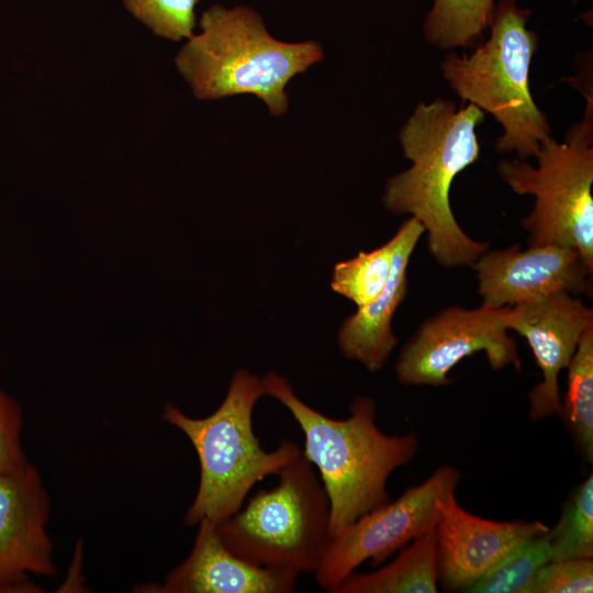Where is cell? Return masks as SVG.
<instances>
[{
    "label": "cell",
    "mask_w": 593,
    "mask_h": 593,
    "mask_svg": "<svg viewBox=\"0 0 593 593\" xmlns=\"http://www.w3.org/2000/svg\"><path fill=\"white\" fill-rule=\"evenodd\" d=\"M484 113L473 103L457 108L441 98L417 104L400 133L412 166L385 184L384 208L421 222L428 250L443 267L471 266L489 247L462 231L449 201L455 177L479 157L475 128Z\"/></svg>",
    "instance_id": "6da1fadb"
},
{
    "label": "cell",
    "mask_w": 593,
    "mask_h": 593,
    "mask_svg": "<svg viewBox=\"0 0 593 593\" xmlns=\"http://www.w3.org/2000/svg\"><path fill=\"white\" fill-rule=\"evenodd\" d=\"M266 395L281 402L304 435L303 455L316 467L329 500V535L390 501L387 482L417 454L414 432L390 436L376 424V403L354 399L350 416L331 418L299 399L291 384L270 371L261 379Z\"/></svg>",
    "instance_id": "7a4b0ae2"
},
{
    "label": "cell",
    "mask_w": 593,
    "mask_h": 593,
    "mask_svg": "<svg viewBox=\"0 0 593 593\" xmlns=\"http://www.w3.org/2000/svg\"><path fill=\"white\" fill-rule=\"evenodd\" d=\"M199 25L201 32L189 37L175 58L199 100L253 94L279 116L289 107L288 82L323 59L318 43L275 38L247 7L214 4L202 13Z\"/></svg>",
    "instance_id": "3957f363"
},
{
    "label": "cell",
    "mask_w": 593,
    "mask_h": 593,
    "mask_svg": "<svg viewBox=\"0 0 593 593\" xmlns=\"http://www.w3.org/2000/svg\"><path fill=\"white\" fill-rule=\"evenodd\" d=\"M266 395L261 379L238 369L221 405L204 418L186 415L166 403L163 418L191 441L200 461V481L184 524L195 526L203 518L219 525L244 505L251 488L302 454L294 441L283 439L266 451L253 429V411Z\"/></svg>",
    "instance_id": "277c9868"
},
{
    "label": "cell",
    "mask_w": 593,
    "mask_h": 593,
    "mask_svg": "<svg viewBox=\"0 0 593 593\" xmlns=\"http://www.w3.org/2000/svg\"><path fill=\"white\" fill-rule=\"evenodd\" d=\"M529 14L516 0H500L489 40L471 55L451 53L441 64L451 89L492 114L504 128L495 148L515 152L522 160L535 157L551 132L529 89L530 61L538 43L537 34L526 27Z\"/></svg>",
    "instance_id": "5b68a950"
},
{
    "label": "cell",
    "mask_w": 593,
    "mask_h": 593,
    "mask_svg": "<svg viewBox=\"0 0 593 593\" xmlns=\"http://www.w3.org/2000/svg\"><path fill=\"white\" fill-rule=\"evenodd\" d=\"M277 475L273 489L258 490L217 532L253 564L315 573L331 539L328 496L303 452Z\"/></svg>",
    "instance_id": "8992f818"
},
{
    "label": "cell",
    "mask_w": 593,
    "mask_h": 593,
    "mask_svg": "<svg viewBox=\"0 0 593 593\" xmlns=\"http://www.w3.org/2000/svg\"><path fill=\"white\" fill-rule=\"evenodd\" d=\"M592 110L573 125L563 143L545 138L534 167L522 159L501 160L502 180L518 194L535 197L521 225L529 246L557 245L577 249L593 270V128Z\"/></svg>",
    "instance_id": "52a82bcc"
},
{
    "label": "cell",
    "mask_w": 593,
    "mask_h": 593,
    "mask_svg": "<svg viewBox=\"0 0 593 593\" xmlns=\"http://www.w3.org/2000/svg\"><path fill=\"white\" fill-rule=\"evenodd\" d=\"M459 479L457 469L444 465L395 501L369 511L331 537L315 572L317 584L332 593L366 560L379 567L415 537L435 528L439 501L456 492Z\"/></svg>",
    "instance_id": "ba28073f"
},
{
    "label": "cell",
    "mask_w": 593,
    "mask_h": 593,
    "mask_svg": "<svg viewBox=\"0 0 593 593\" xmlns=\"http://www.w3.org/2000/svg\"><path fill=\"white\" fill-rule=\"evenodd\" d=\"M507 306L477 309L452 305L426 318L405 344L394 366L406 385H448L449 371L462 359L484 351L490 367L521 369L516 342L507 334Z\"/></svg>",
    "instance_id": "9c48e42d"
},
{
    "label": "cell",
    "mask_w": 593,
    "mask_h": 593,
    "mask_svg": "<svg viewBox=\"0 0 593 593\" xmlns=\"http://www.w3.org/2000/svg\"><path fill=\"white\" fill-rule=\"evenodd\" d=\"M471 267L475 270L482 304L513 306L566 291L572 295L592 292L593 270L571 247L519 244L483 253Z\"/></svg>",
    "instance_id": "30bf717a"
},
{
    "label": "cell",
    "mask_w": 593,
    "mask_h": 593,
    "mask_svg": "<svg viewBox=\"0 0 593 593\" xmlns=\"http://www.w3.org/2000/svg\"><path fill=\"white\" fill-rule=\"evenodd\" d=\"M591 324L592 309L566 291L507 306L506 328L526 338L542 374L528 394L530 419L559 413V372L570 363L581 335Z\"/></svg>",
    "instance_id": "8fae6325"
},
{
    "label": "cell",
    "mask_w": 593,
    "mask_h": 593,
    "mask_svg": "<svg viewBox=\"0 0 593 593\" xmlns=\"http://www.w3.org/2000/svg\"><path fill=\"white\" fill-rule=\"evenodd\" d=\"M548 530L539 521L482 518L462 508L455 492L444 496L435 526L438 586L466 592L519 544Z\"/></svg>",
    "instance_id": "7c38bea8"
},
{
    "label": "cell",
    "mask_w": 593,
    "mask_h": 593,
    "mask_svg": "<svg viewBox=\"0 0 593 593\" xmlns=\"http://www.w3.org/2000/svg\"><path fill=\"white\" fill-rule=\"evenodd\" d=\"M51 502L37 469L0 474V593L29 574L53 577V544L46 532Z\"/></svg>",
    "instance_id": "4fadbf2b"
},
{
    "label": "cell",
    "mask_w": 593,
    "mask_h": 593,
    "mask_svg": "<svg viewBox=\"0 0 593 593\" xmlns=\"http://www.w3.org/2000/svg\"><path fill=\"white\" fill-rule=\"evenodd\" d=\"M189 556L172 569L163 584L135 591L154 593H291L299 572L253 564L234 555L222 541L216 524L203 518Z\"/></svg>",
    "instance_id": "5bb4252c"
},
{
    "label": "cell",
    "mask_w": 593,
    "mask_h": 593,
    "mask_svg": "<svg viewBox=\"0 0 593 593\" xmlns=\"http://www.w3.org/2000/svg\"><path fill=\"white\" fill-rule=\"evenodd\" d=\"M423 233L424 226L413 216L402 223L392 237V266L383 290L346 317L339 328L338 345L343 355L361 362L370 372L383 367L398 343L391 320L406 296L409 260Z\"/></svg>",
    "instance_id": "9a60e30c"
},
{
    "label": "cell",
    "mask_w": 593,
    "mask_h": 593,
    "mask_svg": "<svg viewBox=\"0 0 593 593\" xmlns=\"http://www.w3.org/2000/svg\"><path fill=\"white\" fill-rule=\"evenodd\" d=\"M435 528L417 537L391 562L370 572L350 573L332 593H436Z\"/></svg>",
    "instance_id": "2e32d148"
},
{
    "label": "cell",
    "mask_w": 593,
    "mask_h": 593,
    "mask_svg": "<svg viewBox=\"0 0 593 593\" xmlns=\"http://www.w3.org/2000/svg\"><path fill=\"white\" fill-rule=\"evenodd\" d=\"M567 391L558 415L580 456L593 460V324L580 337L567 367Z\"/></svg>",
    "instance_id": "e0dca14e"
},
{
    "label": "cell",
    "mask_w": 593,
    "mask_h": 593,
    "mask_svg": "<svg viewBox=\"0 0 593 593\" xmlns=\"http://www.w3.org/2000/svg\"><path fill=\"white\" fill-rule=\"evenodd\" d=\"M494 7V0H434L424 35L440 49L475 46L491 24Z\"/></svg>",
    "instance_id": "ac0fdd59"
},
{
    "label": "cell",
    "mask_w": 593,
    "mask_h": 593,
    "mask_svg": "<svg viewBox=\"0 0 593 593\" xmlns=\"http://www.w3.org/2000/svg\"><path fill=\"white\" fill-rule=\"evenodd\" d=\"M552 560L547 533L519 544L466 592L527 593L537 572Z\"/></svg>",
    "instance_id": "d6986e66"
},
{
    "label": "cell",
    "mask_w": 593,
    "mask_h": 593,
    "mask_svg": "<svg viewBox=\"0 0 593 593\" xmlns=\"http://www.w3.org/2000/svg\"><path fill=\"white\" fill-rule=\"evenodd\" d=\"M552 560L593 558V473L563 505L557 524L547 532Z\"/></svg>",
    "instance_id": "ffe728a7"
},
{
    "label": "cell",
    "mask_w": 593,
    "mask_h": 593,
    "mask_svg": "<svg viewBox=\"0 0 593 593\" xmlns=\"http://www.w3.org/2000/svg\"><path fill=\"white\" fill-rule=\"evenodd\" d=\"M394 243L359 251L356 257L335 265L331 287L338 294L361 307L373 301L383 290L392 266Z\"/></svg>",
    "instance_id": "44dd1931"
},
{
    "label": "cell",
    "mask_w": 593,
    "mask_h": 593,
    "mask_svg": "<svg viewBox=\"0 0 593 593\" xmlns=\"http://www.w3.org/2000/svg\"><path fill=\"white\" fill-rule=\"evenodd\" d=\"M200 0H122L125 9L155 35L179 42L193 35Z\"/></svg>",
    "instance_id": "7402d4cb"
},
{
    "label": "cell",
    "mask_w": 593,
    "mask_h": 593,
    "mask_svg": "<svg viewBox=\"0 0 593 593\" xmlns=\"http://www.w3.org/2000/svg\"><path fill=\"white\" fill-rule=\"evenodd\" d=\"M592 558L551 560L536 574L527 593H591Z\"/></svg>",
    "instance_id": "603a6c76"
},
{
    "label": "cell",
    "mask_w": 593,
    "mask_h": 593,
    "mask_svg": "<svg viewBox=\"0 0 593 593\" xmlns=\"http://www.w3.org/2000/svg\"><path fill=\"white\" fill-rule=\"evenodd\" d=\"M22 409L0 385V474L18 473L29 462L21 444Z\"/></svg>",
    "instance_id": "cb8c5ba5"
}]
</instances>
